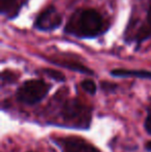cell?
<instances>
[{
  "instance_id": "obj_1",
  "label": "cell",
  "mask_w": 151,
  "mask_h": 152,
  "mask_svg": "<svg viewBox=\"0 0 151 152\" xmlns=\"http://www.w3.org/2000/svg\"><path fill=\"white\" fill-rule=\"evenodd\" d=\"M108 29V23L95 8H79L67 20L63 32L79 39H93Z\"/></svg>"
},
{
  "instance_id": "obj_2",
  "label": "cell",
  "mask_w": 151,
  "mask_h": 152,
  "mask_svg": "<svg viewBox=\"0 0 151 152\" xmlns=\"http://www.w3.org/2000/svg\"><path fill=\"white\" fill-rule=\"evenodd\" d=\"M56 123L65 127L87 128L91 121V110L79 99H65L59 104Z\"/></svg>"
},
{
  "instance_id": "obj_3",
  "label": "cell",
  "mask_w": 151,
  "mask_h": 152,
  "mask_svg": "<svg viewBox=\"0 0 151 152\" xmlns=\"http://www.w3.org/2000/svg\"><path fill=\"white\" fill-rule=\"evenodd\" d=\"M51 89V85L42 79H30L22 83L17 89L16 97L20 102L33 106L42 102Z\"/></svg>"
},
{
  "instance_id": "obj_4",
  "label": "cell",
  "mask_w": 151,
  "mask_h": 152,
  "mask_svg": "<svg viewBox=\"0 0 151 152\" xmlns=\"http://www.w3.org/2000/svg\"><path fill=\"white\" fill-rule=\"evenodd\" d=\"M151 37V0L146 6L145 17L143 20L131 17L125 29V39L140 47L143 42Z\"/></svg>"
},
{
  "instance_id": "obj_5",
  "label": "cell",
  "mask_w": 151,
  "mask_h": 152,
  "mask_svg": "<svg viewBox=\"0 0 151 152\" xmlns=\"http://www.w3.org/2000/svg\"><path fill=\"white\" fill-rule=\"evenodd\" d=\"M62 24V16L53 5H49L36 16L33 27L38 31L51 32L56 30Z\"/></svg>"
},
{
  "instance_id": "obj_6",
  "label": "cell",
  "mask_w": 151,
  "mask_h": 152,
  "mask_svg": "<svg viewBox=\"0 0 151 152\" xmlns=\"http://www.w3.org/2000/svg\"><path fill=\"white\" fill-rule=\"evenodd\" d=\"M54 143L61 152H101L94 145L78 137H60L54 139Z\"/></svg>"
},
{
  "instance_id": "obj_7",
  "label": "cell",
  "mask_w": 151,
  "mask_h": 152,
  "mask_svg": "<svg viewBox=\"0 0 151 152\" xmlns=\"http://www.w3.org/2000/svg\"><path fill=\"white\" fill-rule=\"evenodd\" d=\"M111 76L116 78H137L143 80H151V70L147 69H128V68H115L111 70Z\"/></svg>"
},
{
  "instance_id": "obj_8",
  "label": "cell",
  "mask_w": 151,
  "mask_h": 152,
  "mask_svg": "<svg viewBox=\"0 0 151 152\" xmlns=\"http://www.w3.org/2000/svg\"><path fill=\"white\" fill-rule=\"evenodd\" d=\"M21 5L20 0H0V14L7 19H14L18 16Z\"/></svg>"
},
{
  "instance_id": "obj_9",
  "label": "cell",
  "mask_w": 151,
  "mask_h": 152,
  "mask_svg": "<svg viewBox=\"0 0 151 152\" xmlns=\"http://www.w3.org/2000/svg\"><path fill=\"white\" fill-rule=\"evenodd\" d=\"M48 61L52 62V63L56 64V65L62 66V67H65L69 70H73V72H80V74H84V75H89V76H92L94 75L92 69H90L89 67H87L86 65L80 63L78 61L75 60H53V59H49Z\"/></svg>"
},
{
  "instance_id": "obj_10",
  "label": "cell",
  "mask_w": 151,
  "mask_h": 152,
  "mask_svg": "<svg viewBox=\"0 0 151 152\" xmlns=\"http://www.w3.org/2000/svg\"><path fill=\"white\" fill-rule=\"evenodd\" d=\"M44 75L49 77V78L53 79L56 82H64L65 81V76L62 74V72H58L56 69H52V68H44L42 70Z\"/></svg>"
},
{
  "instance_id": "obj_11",
  "label": "cell",
  "mask_w": 151,
  "mask_h": 152,
  "mask_svg": "<svg viewBox=\"0 0 151 152\" xmlns=\"http://www.w3.org/2000/svg\"><path fill=\"white\" fill-rule=\"evenodd\" d=\"M81 87L84 91H86L87 93L89 94H95V92L97 90L96 84L93 80H90V79H86V80L82 81L81 82Z\"/></svg>"
},
{
  "instance_id": "obj_12",
  "label": "cell",
  "mask_w": 151,
  "mask_h": 152,
  "mask_svg": "<svg viewBox=\"0 0 151 152\" xmlns=\"http://www.w3.org/2000/svg\"><path fill=\"white\" fill-rule=\"evenodd\" d=\"M144 128L147 132V134H151V110L148 111V114L146 116L145 121H144Z\"/></svg>"
},
{
  "instance_id": "obj_13",
  "label": "cell",
  "mask_w": 151,
  "mask_h": 152,
  "mask_svg": "<svg viewBox=\"0 0 151 152\" xmlns=\"http://www.w3.org/2000/svg\"><path fill=\"white\" fill-rule=\"evenodd\" d=\"M145 148H146V150H147V151L151 152V141H149V142H147V143H146V145H145Z\"/></svg>"
}]
</instances>
